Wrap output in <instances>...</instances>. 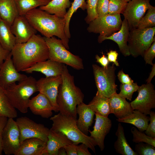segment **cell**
<instances>
[{
    "instance_id": "cell-22",
    "label": "cell",
    "mask_w": 155,
    "mask_h": 155,
    "mask_svg": "<svg viewBox=\"0 0 155 155\" xmlns=\"http://www.w3.org/2000/svg\"><path fill=\"white\" fill-rule=\"evenodd\" d=\"M76 113L79 115L76 120L77 127L84 134L88 135L89 127L93 123L95 112L88 104L83 102L78 105Z\"/></svg>"
},
{
    "instance_id": "cell-30",
    "label": "cell",
    "mask_w": 155,
    "mask_h": 155,
    "mask_svg": "<svg viewBox=\"0 0 155 155\" xmlns=\"http://www.w3.org/2000/svg\"><path fill=\"white\" fill-rule=\"evenodd\" d=\"M88 105L95 113L108 117L111 113L108 98L96 95Z\"/></svg>"
},
{
    "instance_id": "cell-2",
    "label": "cell",
    "mask_w": 155,
    "mask_h": 155,
    "mask_svg": "<svg viewBox=\"0 0 155 155\" xmlns=\"http://www.w3.org/2000/svg\"><path fill=\"white\" fill-rule=\"evenodd\" d=\"M25 16L34 29L44 37L56 36L62 41L66 48L69 49V39L64 30L65 18L50 14L39 8L31 10Z\"/></svg>"
},
{
    "instance_id": "cell-15",
    "label": "cell",
    "mask_w": 155,
    "mask_h": 155,
    "mask_svg": "<svg viewBox=\"0 0 155 155\" xmlns=\"http://www.w3.org/2000/svg\"><path fill=\"white\" fill-rule=\"evenodd\" d=\"M28 76L18 71L13 64L11 52L7 59L1 65L0 86L5 90L10 85L20 82Z\"/></svg>"
},
{
    "instance_id": "cell-25",
    "label": "cell",
    "mask_w": 155,
    "mask_h": 155,
    "mask_svg": "<svg viewBox=\"0 0 155 155\" xmlns=\"http://www.w3.org/2000/svg\"><path fill=\"white\" fill-rule=\"evenodd\" d=\"M117 120L119 122L133 125L140 131L143 132L148 125L150 117L138 110H134L131 114L122 118L117 119Z\"/></svg>"
},
{
    "instance_id": "cell-45",
    "label": "cell",
    "mask_w": 155,
    "mask_h": 155,
    "mask_svg": "<svg viewBox=\"0 0 155 155\" xmlns=\"http://www.w3.org/2000/svg\"><path fill=\"white\" fill-rule=\"evenodd\" d=\"M107 58L109 62H112L117 66H119V63L117 61L118 54L116 51L110 50L107 53Z\"/></svg>"
},
{
    "instance_id": "cell-11",
    "label": "cell",
    "mask_w": 155,
    "mask_h": 155,
    "mask_svg": "<svg viewBox=\"0 0 155 155\" xmlns=\"http://www.w3.org/2000/svg\"><path fill=\"white\" fill-rule=\"evenodd\" d=\"M2 140L3 151L5 154L15 155L21 143L20 131L13 118H8L3 132Z\"/></svg>"
},
{
    "instance_id": "cell-50",
    "label": "cell",
    "mask_w": 155,
    "mask_h": 155,
    "mask_svg": "<svg viewBox=\"0 0 155 155\" xmlns=\"http://www.w3.org/2000/svg\"><path fill=\"white\" fill-rule=\"evenodd\" d=\"M151 71L150 74L148 78L146 80L147 83L151 82V81L155 75V64H154L152 65Z\"/></svg>"
},
{
    "instance_id": "cell-26",
    "label": "cell",
    "mask_w": 155,
    "mask_h": 155,
    "mask_svg": "<svg viewBox=\"0 0 155 155\" xmlns=\"http://www.w3.org/2000/svg\"><path fill=\"white\" fill-rule=\"evenodd\" d=\"M19 15L14 0H0L1 19L10 26Z\"/></svg>"
},
{
    "instance_id": "cell-34",
    "label": "cell",
    "mask_w": 155,
    "mask_h": 155,
    "mask_svg": "<svg viewBox=\"0 0 155 155\" xmlns=\"http://www.w3.org/2000/svg\"><path fill=\"white\" fill-rule=\"evenodd\" d=\"M140 20L137 28L142 29L155 27V7L152 5Z\"/></svg>"
},
{
    "instance_id": "cell-16",
    "label": "cell",
    "mask_w": 155,
    "mask_h": 155,
    "mask_svg": "<svg viewBox=\"0 0 155 155\" xmlns=\"http://www.w3.org/2000/svg\"><path fill=\"white\" fill-rule=\"evenodd\" d=\"M10 29L16 38V43L26 42L37 32L25 16H22L19 15L16 18Z\"/></svg>"
},
{
    "instance_id": "cell-19",
    "label": "cell",
    "mask_w": 155,
    "mask_h": 155,
    "mask_svg": "<svg viewBox=\"0 0 155 155\" xmlns=\"http://www.w3.org/2000/svg\"><path fill=\"white\" fill-rule=\"evenodd\" d=\"M64 64L48 59L38 62L31 67L24 70L23 71L28 73L34 72H40L45 75L46 77L61 75Z\"/></svg>"
},
{
    "instance_id": "cell-39",
    "label": "cell",
    "mask_w": 155,
    "mask_h": 155,
    "mask_svg": "<svg viewBox=\"0 0 155 155\" xmlns=\"http://www.w3.org/2000/svg\"><path fill=\"white\" fill-rule=\"evenodd\" d=\"M155 147L148 144L141 142L135 146V152L139 155H155Z\"/></svg>"
},
{
    "instance_id": "cell-38",
    "label": "cell",
    "mask_w": 155,
    "mask_h": 155,
    "mask_svg": "<svg viewBox=\"0 0 155 155\" xmlns=\"http://www.w3.org/2000/svg\"><path fill=\"white\" fill-rule=\"evenodd\" d=\"M98 0H87L86 9L87 15L85 19L86 22L89 24L98 17L96 7Z\"/></svg>"
},
{
    "instance_id": "cell-41",
    "label": "cell",
    "mask_w": 155,
    "mask_h": 155,
    "mask_svg": "<svg viewBox=\"0 0 155 155\" xmlns=\"http://www.w3.org/2000/svg\"><path fill=\"white\" fill-rule=\"evenodd\" d=\"M155 57V40L152 44L150 47L144 53L143 57L146 64L152 65L154 64L152 61Z\"/></svg>"
},
{
    "instance_id": "cell-36",
    "label": "cell",
    "mask_w": 155,
    "mask_h": 155,
    "mask_svg": "<svg viewBox=\"0 0 155 155\" xmlns=\"http://www.w3.org/2000/svg\"><path fill=\"white\" fill-rule=\"evenodd\" d=\"M127 3L125 0H109L108 14H123Z\"/></svg>"
},
{
    "instance_id": "cell-46",
    "label": "cell",
    "mask_w": 155,
    "mask_h": 155,
    "mask_svg": "<svg viewBox=\"0 0 155 155\" xmlns=\"http://www.w3.org/2000/svg\"><path fill=\"white\" fill-rule=\"evenodd\" d=\"M88 148L84 144L82 143L81 145L76 146L78 155H91L88 150Z\"/></svg>"
},
{
    "instance_id": "cell-23",
    "label": "cell",
    "mask_w": 155,
    "mask_h": 155,
    "mask_svg": "<svg viewBox=\"0 0 155 155\" xmlns=\"http://www.w3.org/2000/svg\"><path fill=\"white\" fill-rule=\"evenodd\" d=\"M111 113L113 114L117 119L125 117L132 113L130 103L126 98L117 92L108 98Z\"/></svg>"
},
{
    "instance_id": "cell-17",
    "label": "cell",
    "mask_w": 155,
    "mask_h": 155,
    "mask_svg": "<svg viewBox=\"0 0 155 155\" xmlns=\"http://www.w3.org/2000/svg\"><path fill=\"white\" fill-rule=\"evenodd\" d=\"M95 121L93 130L89 132L90 136L92 138L101 151L104 148V140L106 135L111 129L112 123L111 121L108 117H105L95 113Z\"/></svg>"
},
{
    "instance_id": "cell-32",
    "label": "cell",
    "mask_w": 155,
    "mask_h": 155,
    "mask_svg": "<svg viewBox=\"0 0 155 155\" xmlns=\"http://www.w3.org/2000/svg\"><path fill=\"white\" fill-rule=\"evenodd\" d=\"M0 114L8 118H14L17 116L16 109L11 104L6 96L5 90L0 86Z\"/></svg>"
},
{
    "instance_id": "cell-52",
    "label": "cell",
    "mask_w": 155,
    "mask_h": 155,
    "mask_svg": "<svg viewBox=\"0 0 155 155\" xmlns=\"http://www.w3.org/2000/svg\"><path fill=\"white\" fill-rule=\"evenodd\" d=\"M130 0H125V1H126L127 2H128Z\"/></svg>"
},
{
    "instance_id": "cell-10",
    "label": "cell",
    "mask_w": 155,
    "mask_h": 155,
    "mask_svg": "<svg viewBox=\"0 0 155 155\" xmlns=\"http://www.w3.org/2000/svg\"><path fill=\"white\" fill-rule=\"evenodd\" d=\"M16 122L20 132L21 143L26 139L32 138H39L46 143L50 129L44 125L26 117L18 118Z\"/></svg>"
},
{
    "instance_id": "cell-35",
    "label": "cell",
    "mask_w": 155,
    "mask_h": 155,
    "mask_svg": "<svg viewBox=\"0 0 155 155\" xmlns=\"http://www.w3.org/2000/svg\"><path fill=\"white\" fill-rule=\"evenodd\" d=\"M131 132L133 135L132 141L133 142L136 143L145 142L155 147V138L147 135L143 132L138 130L134 127L131 128Z\"/></svg>"
},
{
    "instance_id": "cell-18",
    "label": "cell",
    "mask_w": 155,
    "mask_h": 155,
    "mask_svg": "<svg viewBox=\"0 0 155 155\" xmlns=\"http://www.w3.org/2000/svg\"><path fill=\"white\" fill-rule=\"evenodd\" d=\"M129 31L127 21L124 18L122 21L121 26L119 31L109 36H99L98 42L99 43H101L106 40H112L117 44L122 54L125 57L128 56L130 55L127 44Z\"/></svg>"
},
{
    "instance_id": "cell-33",
    "label": "cell",
    "mask_w": 155,
    "mask_h": 155,
    "mask_svg": "<svg viewBox=\"0 0 155 155\" xmlns=\"http://www.w3.org/2000/svg\"><path fill=\"white\" fill-rule=\"evenodd\" d=\"M86 7L87 4L85 0H74L71 3V6L64 18L65 20V32L66 36L69 39L71 38L69 26L72 16L79 8H80L84 11L86 9Z\"/></svg>"
},
{
    "instance_id": "cell-9",
    "label": "cell",
    "mask_w": 155,
    "mask_h": 155,
    "mask_svg": "<svg viewBox=\"0 0 155 155\" xmlns=\"http://www.w3.org/2000/svg\"><path fill=\"white\" fill-rule=\"evenodd\" d=\"M122 21L120 14L98 17L88 24L87 30L100 36H109L120 30Z\"/></svg>"
},
{
    "instance_id": "cell-40",
    "label": "cell",
    "mask_w": 155,
    "mask_h": 155,
    "mask_svg": "<svg viewBox=\"0 0 155 155\" xmlns=\"http://www.w3.org/2000/svg\"><path fill=\"white\" fill-rule=\"evenodd\" d=\"M109 0H98L96 7L98 17L108 15Z\"/></svg>"
},
{
    "instance_id": "cell-55",
    "label": "cell",
    "mask_w": 155,
    "mask_h": 155,
    "mask_svg": "<svg viewBox=\"0 0 155 155\" xmlns=\"http://www.w3.org/2000/svg\"><path fill=\"white\" fill-rule=\"evenodd\" d=\"M0 115H1V114H0Z\"/></svg>"
},
{
    "instance_id": "cell-48",
    "label": "cell",
    "mask_w": 155,
    "mask_h": 155,
    "mask_svg": "<svg viewBox=\"0 0 155 155\" xmlns=\"http://www.w3.org/2000/svg\"><path fill=\"white\" fill-rule=\"evenodd\" d=\"M76 145L73 143L65 146L64 148L65 150L67 155H77Z\"/></svg>"
},
{
    "instance_id": "cell-13",
    "label": "cell",
    "mask_w": 155,
    "mask_h": 155,
    "mask_svg": "<svg viewBox=\"0 0 155 155\" xmlns=\"http://www.w3.org/2000/svg\"><path fill=\"white\" fill-rule=\"evenodd\" d=\"M150 0H131L123 13L127 21L129 30L137 28L141 19L152 5Z\"/></svg>"
},
{
    "instance_id": "cell-42",
    "label": "cell",
    "mask_w": 155,
    "mask_h": 155,
    "mask_svg": "<svg viewBox=\"0 0 155 155\" xmlns=\"http://www.w3.org/2000/svg\"><path fill=\"white\" fill-rule=\"evenodd\" d=\"M150 115V123L145 131V133L147 135L155 138V113L152 111Z\"/></svg>"
},
{
    "instance_id": "cell-8",
    "label": "cell",
    "mask_w": 155,
    "mask_h": 155,
    "mask_svg": "<svg viewBox=\"0 0 155 155\" xmlns=\"http://www.w3.org/2000/svg\"><path fill=\"white\" fill-rule=\"evenodd\" d=\"M155 27L138 28L129 30L127 43L130 55L134 57L141 56L155 40Z\"/></svg>"
},
{
    "instance_id": "cell-29",
    "label": "cell",
    "mask_w": 155,
    "mask_h": 155,
    "mask_svg": "<svg viewBox=\"0 0 155 155\" xmlns=\"http://www.w3.org/2000/svg\"><path fill=\"white\" fill-rule=\"evenodd\" d=\"M0 43L6 50L11 51L16 44V39L10 26L1 19L0 20Z\"/></svg>"
},
{
    "instance_id": "cell-5",
    "label": "cell",
    "mask_w": 155,
    "mask_h": 155,
    "mask_svg": "<svg viewBox=\"0 0 155 155\" xmlns=\"http://www.w3.org/2000/svg\"><path fill=\"white\" fill-rule=\"evenodd\" d=\"M36 81L33 77H27L17 84L15 83L9 85L5 90L12 105L21 113H27L30 97L38 92Z\"/></svg>"
},
{
    "instance_id": "cell-24",
    "label": "cell",
    "mask_w": 155,
    "mask_h": 155,
    "mask_svg": "<svg viewBox=\"0 0 155 155\" xmlns=\"http://www.w3.org/2000/svg\"><path fill=\"white\" fill-rule=\"evenodd\" d=\"M46 143L39 138H32L23 141L15 155H43Z\"/></svg>"
},
{
    "instance_id": "cell-43",
    "label": "cell",
    "mask_w": 155,
    "mask_h": 155,
    "mask_svg": "<svg viewBox=\"0 0 155 155\" xmlns=\"http://www.w3.org/2000/svg\"><path fill=\"white\" fill-rule=\"evenodd\" d=\"M117 76L118 79L122 84H132L134 81L129 77V75L125 74L123 69L120 70L118 72Z\"/></svg>"
},
{
    "instance_id": "cell-49",
    "label": "cell",
    "mask_w": 155,
    "mask_h": 155,
    "mask_svg": "<svg viewBox=\"0 0 155 155\" xmlns=\"http://www.w3.org/2000/svg\"><path fill=\"white\" fill-rule=\"evenodd\" d=\"M11 51L5 49L0 43V64L7 59Z\"/></svg>"
},
{
    "instance_id": "cell-7",
    "label": "cell",
    "mask_w": 155,
    "mask_h": 155,
    "mask_svg": "<svg viewBox=\"0 0 155 155\" xmlns=\"http://www.w3.org/2000/svg\"><path fill=\"white\" fill-rule=\"evenodd\" d=\"M92 67L97 89L96 95L109 98L118 90L115 84L116 68L114 64L104 67L93 64Z\"/></svg>"
},
{
    "instance_id": "cell-3",
    "label": "cell",
    "mask_w": 155,
    "mask_h": 155,
    "mask_svg": "<svg viewBox=\"0 0 155 155\" xmlns=\"http://www.w3.org/2000/svg\"><path fill=\"white\" fill-rule=\"evenodd\" d=\"M61 76L62 82L57 98L59 111L76 119L77 106L83 102L84 95L80 89L75 86L74 77L70 73L65 64Z\"/></svg>"
},
{
    "instance_id": "cell-20",
    "label": "cell",
    "mask_w": 155,
    "mask_h": 155,
    "mask_svg": "<svg viewBox=\"0 0 155 155\" xmlns=\"http://www.w3.org/2000/svg\"><path fill=\"white\" fill-rule=\"evenodd\" d=\"M28 108L34 114L42 117L48 118L53 115V107L49 99L43 94L39 93L30 99Z\"/></svg>"
},
{
    "instance_id": "cell-1",
    "label": "cell",
    "mask_w": 155,
    "mask_h": 155,
    "mask_svg": "<svg viewBox=\"0 0 155 155\" xmlns=\"http://www.w3.org/2000/svg\"><path fill=\"white\" fill-rule=\"evenodd\" d=\"M11 52L13 64L19 72L49 59L48 46L44 37L38 34H34L26 42L16 43Z\"/></svg>"
},
{
    "instance_id": "cell-51",
    "label": "cell",
    "mask_w": 155,
    "mask_h": 155,
    "mask_svg": "<svg viewBox=\"0 0 155 155\" xmlns=\"http://www.w3.org/2000/svg\"><path fill=\"white\" fill-rule=\"evenodd\" d=\"M59 155H67V153L64 147L61 148L58 151Z\"/></svg>"
},
{
    "instance_id": "cell-27",
    "label": "cell",
    "mask_w": 155,
    "mask_h": 155,
    "mask_svg": "<svg viewBox=\"0 0 155 155\" xmlns=\"http://www.w3.org/2000/svg\"><path fill=\"white\" fill-rule=\"evenodd\" d=\"M115 135L117 137L114 146L116 152L122 155H137L131 148L125 137L123 127L118 124Z\"/></svg>"
},
{
    "instance_id": "cell-44",
    "label": "cell",
    "mask_w": 155,
    "mask_h": 155,
    "mask_svg": "<svg viewBox=\"0 0 155 155\" xmlns=\"http://www.w3.org/2000/svg\"><path fill=\"white\" fill-rule=\"evenodd\" d=\"M8 118L6 116H0V155L2 154L3 151L2 135L4 128L6 124Z\"/></svg>"
},
{
    "instance_id": "cell-53",
    "label": "cell",
    "mask_w": 155,
    "mask_h": 155,
    "mask_svg": "<svg viewBox=\"0 0 155 155\" xmlns=\"http://www.w3.org/2000/svg\"><path fill=\"white\" fill-rule=\"evenodd\" d=\"M1 18H0V20H1Z\"/></svg>"
},
{
    "instance_id": "cell-28",
    "label": "cell",
    "mask_w": 155,
    "mask_h": 155,
    "mask_svg": "<svg viewBox=\"0 0 155 155\" xmlns=\"http://www.w3.org/2000/svg\"><path fill=\"white\" fill-rule=\"evenodd\" d=\"M71 5L70 0H51L46 5L39 7L41 9L58 17L64 18L66 9Z\"/></svg>"
},
{
    "instance_id": "cell-12",
    "label": "cell",
    "mask_w": 155,
    "mask_h": 155,
    "mask_svg": "<svg viewBox=\"0 0 155 155\" xmlns=\"http://www.w3.org/2000/svg\"><path fill=\"white\" fill-rule=\"evenodd\" d=\"M138 95L130 102L133 110H137L147 115L155 108V90L151 82L139 86Z\"/></svg>"
},
{
    "instance_id": "cell-4",
    "label": "cell",
    "mask_w": 155,
    "mask_h": 155,
    "mask_svg": "<svg viewBox=\"0 0 155 155\" xmlns=\"http://www.w3.org/2000/svg\"><path fill=\"white\" fill-rule=\"evenodd\" d=\"M50 119L53 122L50 129L62 133L75 145L80 143L85 144L96 153V142L90 136L85 135L79 130L76 124L77 119L59 113Z\"/></svg>"
},
{
    "instance_id": "cell-47",
    "label": "cell",
    "mask_w": 155,
    "mask_h": 155,
    "mask_svg": "<svg viewBox=\"0 0 155 155\" xmlns=\"http://www.w3.org/2000/svg\"><path fill=\"white\" fill-rule=\"evenodd\" d=\"M102 54V56L100 57L98 55H96L95 59L96 62L99 63L102 67H106L109 65V62L107 57L103 53Z\"/></svg>"
},
{
    "instance_id": "cell-6",
    "label": "cell",
    "mask_w": 155,
    "mask_h": 155,
    "mask_svg": "<svg viewBox=\"0 0 155 155\" xmlns=\"http://www.w3.org/2000/svg\"><path fill=\"white\" fill-rule=\"evenodd\" d=\"M44 38L48 48L49 59L68 65L76 70L84 69L82 59L69 51L60 39L55 36Z\"/></svg>"
},
{
    "instance_id": "cell-37",
    "label": "cell",
    "mask_w": 155,
    "mask_h": 155,
    "mask_svg": "<svg viewBox=\"0 0 155 155\" xmlns=\"http://www.w3.org/2000/svg\"><path fill=\"white\" fill-rule=\"evenodd\" d=\"M139 86L137 83L132 84H121L120 92L119 95L122 97L131 101L133 93L138 90Z\"/></svg>"
},
{
    "instance_id": "cell-54",
    "label": "cell",
    "mask_w": 155,
    "mask_h": 155,
    "mask_svg": "<svg viewBox=\"0 0 155 155\" xmlns=\"http://www.w3.org/2000/svg\"><path fill=\"white\" fill-rule=\"evenodd\" d=\"M1 65L0 64V67H1Z\"/></svg>"
},
{
    "instance_id": "cell-14",
    "label": "cell",
    "mask_w": 155,
    "mask_h": 155,
    "mask_svg": "<svg viewBox=\"0 0 155 155\" xmlns=\"http://www.w3.org/2000/svg\"><path fill=\"white\" fill-rule=\"evenodd\" d=\"M61 82V75L42 78L36 81L38 91L47 97L53 107V111L56 112L59 111L57 98Z\"/></svg>"
},
{
    "instance_id": "cell-21",
    "label": "cell",
    "mask_w": 155,
    "mask_h": 155,
    "mask_svg": "<svg viewBox=\"0 0 155 155\" xmlns=\"http://www.w3.org/2000/svg\"><path fill=\"white\" fill-rule=\"evenodd\" d=\"M73 143L62 133L50 129L43 155H58L61 148Z\"/></svg>"
},
{
    "instance_id": "cell-56",
    "label": "cell",
    "mask_w": 155,
    "mask_h": 155,
    "mask_svg": "<svg viewBox=\"0 0 155 155\" xmlns=\"http://www.w3.org/2000/svg\"></svg>"
},
{
    "instance_id": "cell-31",
    "label": "cell",
    "mask_w": 155,
    "mask_h": 155,
    "mask_svg": "<svg viewBox=\"0 0 155 155\" xmlns=\"http://www.w3.org/2000/svg\"><path fill=\"white\" fill-rule=\"evenodd\" d=\"M51 0H14L19 15L25 16L29 11L47 4Z\"/></svg>"
}]
</instances>
